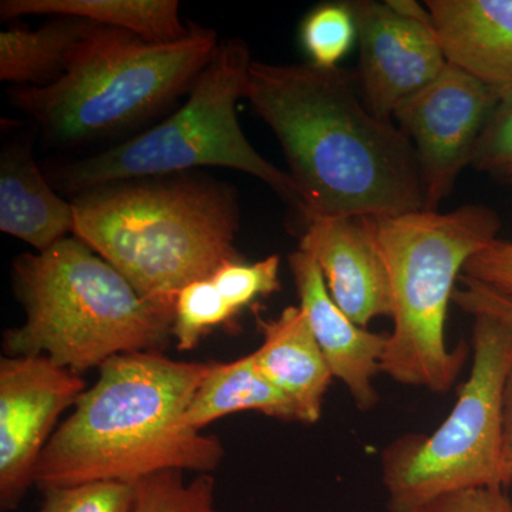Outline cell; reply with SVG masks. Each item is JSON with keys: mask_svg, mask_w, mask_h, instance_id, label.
<instances>
[{"mask_svg": "<svg viewBox=\"0 0 512 512\" xmlns=\"http://www.w3.org/2000/svg\"><path fill=\"white\" fill-rule=\"evenodd\" d=\"M26 319L3 338L6 356H47L80 373L111 357L153 352L173 335L174 311L143 298L79 238L13 264Z\"/></svg>", "mask_w": 512, "mask_h": 512, "instance_id": "cell-4", "label": "cell"}, {"mask_svg": "<svg viewBox=\"0 0 512 512\" xmlns=\"http://www.w3.org/2000/svg\"><path fill=\"white\" fill-rule=\"evenodd\" d=\"M210 367L157 352L111 357L40 454L33 477L37 487L136 484L164 471L211 474L222 463L224 446L187 421Z\"/></svg>", "mask_w": 512, "mask_h": 512, "instance_id": "cell-2", "label": "cell"}, {"mask_svg": "<svg viewBox=\"0 0 512 512\" xmlns=\"http://www.w3.org/2000/svg\"><path fill=\"white\" fill-rule=\"evenodd\" d=\"M473 318V366L453 410L430 434H406L383 450L389 512H413L464 488L505 485L501 430L512 326L491 316Z\"/></svg>", "mask_w": 512, "mask_h": 512, "instance_id": "cell-8", "label": "cell"}, {"mask_svg": "<svg viewBox=\"0 0 512 512\" xmlns=\"http://www.w3.org/2000/svg\"><path fill=\"white\" fill-rule=\"evenodd\" d=\"M239 412L302 423L296 404L259 372L252 353L234 362L211 363L192 397L187 421L192 429L201 431L215 420Z\"/></svg>", "mask_w": 512, "mask_h": 512, "instance_id": "cell-19", "label": "cell"}, {"mask_svg": "<svg viewBox=\"0 0 512 512\" xmlns=\"http://www.w3.org/2000/svg\"><path fill=\"white\" fill-rule=\"evenodd\" d=\"M448 64L503 94L512 90V0H429Z\"/></svg>", "mask_w": 512, "mask_h": 512, "instance_id": "cell-14", "label": "cell"}, {"mask_svg": "<svg viewBox=\"0 0 512 512\" xmlns=\"http://www.w3.org/2000/svg\"><path fill=\"white\" fill-rule=\"evenodd\" d=\"M360 45L366 106L393 121L397 107L436 80L447 67L427 9L410 0L349 3Z\"/></svg>", "mask_w": 512, "mask_h": 512, "instance_id": "cell-11", "label": "cell"}, {"mask_svg": "<svg viewBox=\"0 0 512 512\" xmlns=\"http://www.w3.org/2000/svg\"><path fill=\"white\" fill-rule=\"evenodd\" d=\"M461 276L512 296V242L495 239L471 256Z\"/></svg>", "mask_w": 512, "mask_h": 512, "instance_id": "cell-26", "label": "cell"}, {"mask_svg": "<svg viewBox=\"0 0 512 512\" xmlns=\"http://www.w3.org/2000/svg\"><path fill=\"white\" fill-rule=\"evenodd\" d=\"M262 345L252 355L259 372L298 407L302 423H318L333 377L309 320L299 306L259 319Z\"/></svg>", "mask_w": 512, "mask_h": 512, "instance_id": "cell-15", "label": "cell"}, {"mask_svg": "<svg viewBox=\"0 0 512 512\" xmlns=\"http://www.w3.org/2000/svg\"><path fill=\"white\" fill-rule=\"evenodd\" d=\"M413 512H512L501 487L464 488L434 498Z\"/></svg>", "mask_w": 512, "mask_h": 512, "instance_id": "cell-27", "label": "cell"}, {"mask_svg": "<svg viewBox=\"0 0 512 512\" xmlns=\"http://www.w3.org/2000/svg\"><path fill=\"white\" fill-rule=\"evenodd\" d=\"M74 237L148 301L175 312L178 293L241 261L237 202L200 181L110 184L73 201Z\"/></svg>", "mask_w": 512, "mask_h": 512, "instance_id": "cell-3", "label": "cell"}, {"mask_svg": "<svg viewBox=\"0 0 512 512\" xmlns=\"http://www.w3.org/2000/svg\"><path fill=\"white\" fill-rule=\"evenodd\" d=\"M279 271L281 258L271 255L255 264L228 262L211 276V281L229 308L238 315L256 299L281 291Z\"/></svg>", "mask_w": 512, "mask_h": 512, "instance_id": "cell-23", "label": "cell"}, {"mask_svg": "<svg viewBox=\"0 0 512 512\" xmlns=\"http://www.w3.org/2000/svg\"><path fill=\"white\" fill-rule=\"evenodd\" d=\"M501 467L505 485L512 484V365L505 380L503 430H501Z\"/></svg>", "mask_w": 512, "mask_h": 512, "instance_id": "cell-29", "label": "cell"}, {"mask_svg": "<svg viewBox=\"0 0 512 512\" xmlns=\"http://www.w3.org/2000/svg\"><path fill=\"white\" fill-rule=\"evenodd\" d=\"M235 316L211 278L192 282L178 293L175 303L173 336L177 348L183 352L194 349L208 330L231 322Z\"/></svg>", "mask_w": 512, "mask_h": 512, "instance_id": "cell-22", "label": "cell"}, {"mask_svg": "<svg viewBox=\"0 0 512 512\" xmlns=\"http://www.w3.org/2000/svg\"><path fill=\"white\" fill-rule=\"evenodd\" d=\"M245 99L284 150L305 222L424 210L412 143L360 101L345 70L252 60Z\"/></svg>", "mask_w": 512, "mask_h": 512, "instance_id": "cell-1", "label": "cell"}, {"mask_svg": "<svg viewBox=\"0 0 512 512\" xmlns=\"http://www.w3.org/2000/svg\"><path fill=\"white\" fill-rule=\"evenodd\" d=\"M137 484V483H136ZM136 484L124 481H94L43 491L40 512H131Z\"/></svg>", "mask_w": 512, "mask_h": 512, "instance_id": "cell-24", "label": "cell"}, {"mask_svg": "<svg viewBox=\"0 0 512 512\" xmlns=\"http://www.w3.org/2000/svg\"><path fill=\"white\" fill-rule=\"evenodd\" d=\"M251 63L247 43L225 40L173 116L126 143L57 168L50 180L59 190L83 194L195 167H224L258 178L301 211L291 175L266 161L239 126L237 103L245 97Z\"/></svg>", "mask_w": 512, "mask_h": 512, "instance_id": "cell-7", "label": "cell"}, {"mask_svg": "<svg viewBox=\"0 0 512 512\" xmlns=\"http://www.w3.org/2000/svg\"><path fill=\"white\" fill-rule=\"evenodd\" d=\"M218 45L210 29L156 45L100 26L62 79L15 87L10 101L47 140L77 146L134 126L191 90Z\"/></svg>", "mask_w": 512, "mask_h": 512, "instance_id": "cell-6", "label": "cell"}, {"mask_svg": "<svg viewBox=\"0 0 512 512\" xmlns=\"http://www.w3.org/2000/svg\"><path fill=\"white\" fill-rule=\"evenodd\" d=\"M86 392L83 377L47 356L0 359V508L16 510L35 484L60 414Z\"/></svg>", "mask_w": 512, "mask_h": 512, "instance_id": "cell-10", "label": "cell"}, {"mask_svg": "<svg viewBox=\"0 0 512 512\" xmlns=\"http://www.w3.org/2000/svg\"><path fill=\"white\" fill-rule=\"evenodd\" d=\"M389 274L393 330L382 373L403 386L447 393L468 357L446 342L448 306L471 256L497 239L500 218L484 205L366 218Z\"/></svg>", "mask_w": 512, "mask_h": 512, "instance_id": "cell-5", "label": "cell"}, {"mask_svg": "<svg viewBox=\"0 0 512 512\" xmlns=\"http://www.w3.org/2000/svg\"><path fill=\"white\" fill-rule=\"evenodd\" d=\"M99 23L53 16L37 29L10 28L0 33V80L43 87L69 72Z\"/></svg>", "mask_w": 512, "mask_h": 512, "instance_id": "cell-17", "label": "cell"}, {"mask_svg": "<svg viewBox=\"0 0 512 512\" xmlns=\"http://www.w3.org/2000/svg\"><path fill=\"white\" fill-rule=\"evenodd\" d=\"M70 16L126 30L148 43H174L190 35L177 0H2L0 18Z\"/></svg>", "mask_w": 512, "mask_h": 512, "instance_id": "cell-18", "label": "cell"}, {"mask_svg": "<svg viewBox=\"0 0 512 512\" xmlns=\"http://www.w3.org/2000/svg\"><path fill=\"white\" fill-rule=\"evenodd\" d=\"M461 288L453 293V303L471 316L485 315L512 326V296L480 282L460 278Z\"/></svg>", "mask_w": 512, "mask_h": 512, "instance_id": "cell-28", "label": "cell"}, {"mask_svg": "<svg viewBox=\"0 0 512 512\" xmlns=\"http://www.w3.org/2000/svg\"><path fill=\"white\" fill-rule=\"evenodd\" d=\"M74 228L73 202L64 201L40 171L32 141L5 144L0 154V229L37 252L67 238Z\"/></svg>", "mask_w": 512, "mask_h": 512, "instance_id": "cell-16", "label": "cell"}, {"mask_svg": "<svg viewBox=\"0 0 512 512\" xmlns=\"http://www.w3.org/2000/svg\"><path fill=\"white\" fill-rule=\"evenodd\" d=\"M357 36L355 16L349 3H326L303 20L302 45L312 64L333 69L349 52Z\"/></svg>", "mask_w": 512, "mask_h": 512, "instance_id": "cell-21", "label": "cell"}, {"mask_svg": "<svg viewBox=\"0 0 512 512\" xmlns=\"http://www.w3.org/2000/svg\"><path fill=\"white\" fill-rule=\"evenodd\" d=\"M501 94L447 64L443 73L403 101L396 119L409 138L424 187V210L439 211L474 150Z\"/></svg>", "mask_w": 512, "mask_h": 512, "instance_id": "cell-9", "label": "cell"}, {"mask_svg": "<svg viewBox=\"0 0 512 512\" xmlns=\"http://www.w3.org/2000/svg\"><path fill=\"white\" fill-rule=\"evenodd\" d=\"M288 261L301 302L299 308L309 320L333 377L345 384L360 412H369L379 403L375 379L382 373L389 333L370 332L356 325L333 301L312 256L298 249Z\"/></svg>", "mask_w": 512, "mask_h": 512, "instance_id": "cell-13", "label": "cell"}, {"mask_svg": "<svg viewBox=\"0 0 512 512\" xmlns=\"http://www.w3.org/2000/svg\"><path fill=\"white\" fill-rule=\"evenodd\" d=\"M471 165L512 184V90L503 94L485 124Z\"/></svg>", "mask_w": 512, "mask_h": 512, "instance_id": "cell-25", "label": "cell"}, {"mask_svg": "<svg viewBox=\"0 0 512 512\" xmlns=\"http://www.w3.org/2000/svg\"><path fill=\"white\" fill-rule=\"evenodd\" d=\"M299 251L315 259L333 301L360 328L392 318L389 274L366 218L305 222Z\"/></svg>", "mask_w": 512, "mask_h": 512, "instance_id": "cell-12", "label": "cell"}, {"mask_svg": "<svg viewBox=\"0 0 512 512\" xmlns=\"http://www.w3.org/2000/svg\"><path fill=\"white\" fill-rule=\"evenodd\" d=\"M215 493L211 474L187 481L183 471H164L138 481L131 512H222Z\"/></svg>", "mask_w": 512, "mask_h": 512, "instance_id": "cell-20", "label": "cell"}]
</instances>
